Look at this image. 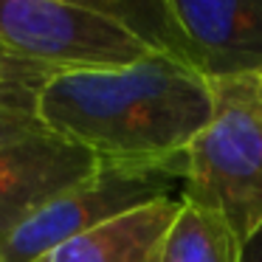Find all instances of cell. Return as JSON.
I'll use <instances>...</instances> for the list:
<instances>
[{
	"label": "cell",
	"instance_id": "1",
	"mask_svg": "<svg viewBox=\"0 0 262 262\" xmlns=\"http://www.w3.org/2000/svg\"><path fill=\"white\" fill-rule=\"evenodd\" d=\"M37 116L99 164L172 166L183 175L189 144L211 116V88L189 65L149 54L127 68L51 76L37 93Z\"/></svg>",
	"mask_w": 262,
	"mask_h": 262
},
{
	"label": "cell",
	"instance_id": "2",
	"mask_svg": "<svg viewBox=\"0 0 262 262\" xmlns=\"http://www.w3.org/2000/svg\"><path fill=\"white\" fill-rule=\"evenodd\" d=\"M209 88L211 116L186 149L181 198L220 214L245 245L262 228V74Z\"/></svg>",
	"mask_w": 262,
	"mask_h": 262
},
{
	"label": "cell",
	"instance_id": "3",
	"mask_svg": "<svg viewBox=\"0 0 262 262\" xmlns=\"http://www.w3.org/2000/svg\"><path fill=\"white\" fill-rule=\"evenodd\" d=\"M155 54L203 79L262 74V0H99Z\"/></svg>",
	"mask_w": 262,
	"mask_h": 262
},
{
	"label": "cell",
	"instance_id": "4",
	"mask_svg": "<svg viewBox=\"0 0 262 262\" xmlns=\"http://www.w3.org/2000/svg\"><path fill=\"white\" fill-rule=\"evenodd\" d=\"M0 51L48 76L116 71L155 54L99 0H0Z\"/></svg>",
	"mask_w": 262,
	"mask_h": 262
},
{
	"label": "cell",
	"instance_id": "5",
	"mask_svg": "<svg viewBox=\"0 0 262 262\" xmlns=\"http://www.w3.org/2000/svg\"><path fill=\"white\" fill-rule=\"evenodd\" d=\"M183 175L172 166L99 164V169L68 192L57 194L0 245V262H37L57 245L181 192Z\"/></svg>",
	"mask_w": 262,
	"mask_h": 262
},
{
	"label": "cell",
	"instance_id": "6",
	"mask_svg": "<svg viewBox=\"0 0 262 262\" xmlns=\"http://www.w3.org/2000/svg\"><path fill=\"white\" fill-rule=\"evenodd\" d=\"M96 169V155L51 130L0 147V245L31 214Z\"/></svg>",
	"mask_w": 262,
	"mask_h": 262
},
{
	"label": "cell",
	"instance_id": "7",
	"mask_svg": "<svg viewBox=\"0 0 262 262\" xmlns=\"http://www.w3.org/2000/svg\"><path fill=\"white\" fill-rule=\"evenodd\" d=\"M178 211L181 194L161 198L57 245L37 262H155Z\"/></svg>",
	"mask_w": 262,
	"mask_h": 262
},
{
	"label": "cell",
	"instance_id": "8",
	"mask_svg": "<svg viewBox=\"0 0 262 262\" xmlns=\"http://www.w3.org/2000/svg\"><path fill=\"white\" fill-rule=\"evenodd\" d=\"M243 243L220 214L181 198L172 228L161 243L155 262H239Z\"/></svg>",
	"mask_w": 262,
	"mask_h": 262
},
{
	"label": "cell",
	"instance_id": "9",
	"mask_svg": "<svg viewBox=\"0 0 262 262\" xmlns=\"http://www.w3.org/2000/svg\"><path fill=\"white\" fill-rule=\"evenodd\" d=\"M51 76L46 71L14 59L9 74L0 79V147L46 133L37 116V93Z\"/></svg>",
	"mask_w": 262,
	"mask_h": 262
},
{
	"label": "cell",
	"instance_id": "10",
	"mask_svg": "<svg viewBox=\"0 0 262 262\" xmlns=\"http://www.w3.org/2000/svg\"><path fill=\"white\" fill-rule=\"evenodd\" d=\"M239 262H262V228L243 245V256Z\"/></svg>",
	"mask_w": 262,
	"mask_h": 262
},
{
	"label": "cell",
	"instance_id": "11",
	"mask_svg": "<svg viewBox=\"0 0 262 262\" xmlns=\"http://www.w3.org/2000/svg\"><path fill=\"white\" fill-rule=\"evenodd\" d=\"M12 62H14L12 57H6V54L0 51V79H3V76L9 74V68H12Z\"/></svg>",
	"mask_w": 262,
	"mask_h": 262
}]
</instances>
